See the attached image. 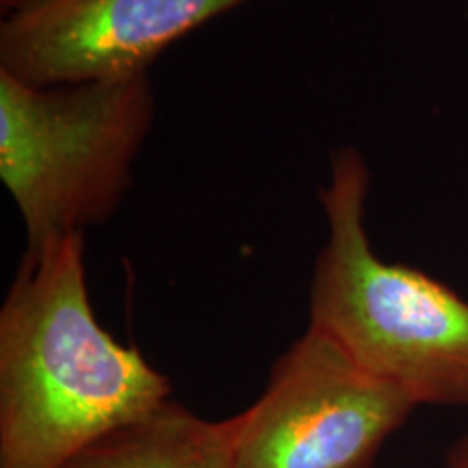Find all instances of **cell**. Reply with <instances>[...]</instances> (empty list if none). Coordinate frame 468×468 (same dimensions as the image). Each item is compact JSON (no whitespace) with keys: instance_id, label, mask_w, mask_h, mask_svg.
I'll return each instance as SVG.
<instances>
[{"instance_id":"cell-1","label":"cell","mask_w":468,"mask_h":468,"mask_svg":"<svg viewBox=\"0 0 468 468\" xmlns=\"http://www.w3.org/2000/svg\"><path fill=\"white\" fill-rule=\"evenodd\" d=\"M169 399V379L96 319L85 234L25 250L0 306V468H63Z\"/></svg>"},{"instance_id":"cell-2","label":"cell","mask_w":468,"mask_h":468,"mask_svg":"<svg viewBox=\"0 0 468 468\" xmlns=\"http://www.w3.org/2000/svg\"><path fill=\"white\" fill-rule=\"evenodd\" d=\"M368 186L362 152L332 150L319 189L327 239L310 282L308 325L417 408H466L468 302L420 269L379 259L365 224Z\"/></svg>"},{"instance_id":"cell-3","label":"cell","mask_w":468,"mask_h":468,"mask_svg":"<svg viewBox=\"0 0 468 468\" xmlns=\"http://www.w3.org/2000/svg\"><path fill=\"white\" fill-rule=\"evenodd\" d=\"M150 72L35 87L0 72V178L27 250L113 218L154 124Z\"/></svg>"},{"instance_id":"cell-4","label":"cell","mask_w":468,"mask_h":468,"mask_svg":"<svg viewBox=\"0 0 468 468\" xmlns=\"http://www.w3.org/2000/svg\"><path fill=\"white\" fill-rule=\"evenodd\" d=\"M417 410L317 327L271 365L259 399L226 419L234 468H373Z\"/></svg>"},{"instance_id":"cell-5","label":"cell","mask_w":468,"mask_h":468,"mask_svg":"<svg viewBox=\"0 0 468 468\" xmlns=\"http://www.w3.org/2000/svg\"><path fill=\"white\" fill-rule=\"evenodd\" d=\"M251 0H31L0 25V72L35 87L150 72L163 52Z\"/></svg>"},{"instance_id":"cell-6","label":"cell","mask_w":468,"mask_h":468,"mask_svg":"<svg viewBox=\"0 0 468 468\" xmlns=\"http://www.w3.org/2000/svg\"><path fill=\"white\" fill-rule=\"evenodd\" d=\"M63 468H234L226 420H207L169 399L117 427Z\"/></svg>"},{"instance_id":"cell-7","label":"cell","mask_w":468,"mask_h":468,"mask_svg":"<svg viewBox=\"0 0 468 468\" xmlns=\"http://www.w3.org/2000/svg\"><path fill=\"white\" fill-rule=\"evenodd\" d=\"M442 468H468V431L447 449Z\"/></svg>"},{"instance_id":"cell-8","label":"cell","mask_w":468,"mask_h":468,"mask_svg":"<svg viewBox=\"0 0 468 468\" xmlns=\"http://www.w3.org/2000/svg\"><path fill=\"white\" fill-rule=\"evenodd\" d=\"M28 3H31V0H0V9H3L5 16H11L16 14L17 9L27 7Z\"/></svg>"}]
</instances>
